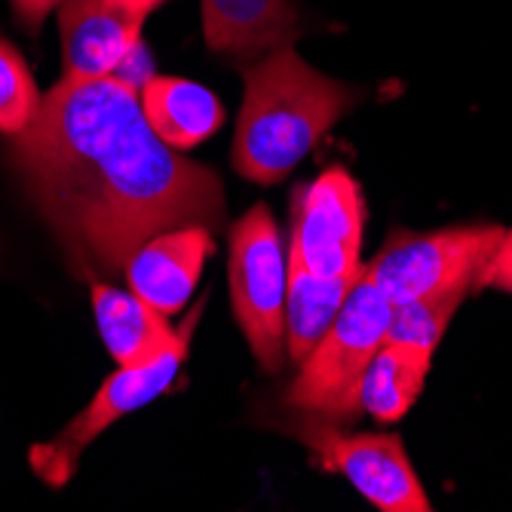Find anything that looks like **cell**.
I'll use <instances>...</instances> for the list:
<instances>
[{"label":"cell","mask_w":512,"mask_h":512,"mask_svg":"<svg viewBox=\"0 0 512 512\" xmlns=\"http://www.w3.org/2000/svg\"><path fill=\"white\" fill-rule=\"evenodd\" d=\"M7 160L80 270L123 273L163 230L224 221L218 175L169 148L117 77H62Z\"/></svg>","instance_id":"cell-1"},{"label":"cell","mask_w":512,"mask_h":512,"mask_svg":"<svg viewBox=\"0 0 512 512\" xmlns=\"http://www.w3.org/2000/svg\"><path fill=\"white\" fill-rule=\"evenodd\" d=\"M246 96L234 135V169L255 184L283 181L356 102L359 92L307 65L295 46L243 71Z\"/></svg>","instance_id":"cell-2"},{"label":"cell","mask_w":512,"mask_h":512,"mask_svg":"<svg viewBox=\"0 0 512 512\" xmlns=\"http://www.w3.org/2000/svg\"><path fill=\"white\" fill-rule=\"evenodd\" d=\"M393 301L362 276L350 289L332 329L298 365V378L286 393V405L322 417H353L359 411V384L368 362L387 341Z\"/></svg>","instance_id":"cell-3"},{"label":"cell","mask_w":512,"mask_h":512,"mask_svg":"<svg viewBox=\"0 0 512 512\" xmlns=\"http://www.w3.org/2000/svg\"><path fill=\"white\" fill-rule=\"evenodd\" d=\"M286 267L283 234L264 203L230 227V301L264 371H279L286 353Z\"/></svg>","instance_id":"cell-4"},{"label":"cell","mask_w":512,"mask_h":512,"mask_svg":"<svg viewBox=\"0 0 512 512\" xmlns=\"http://www.w3.org/2000/svg\"><path fill=\"white\" fill-rule=\"evenodd\" d=\"M503 237L497 224H457L433 234H396L365 264V276L393 304L442 292H470Z\"/></svg>","instance_id":"cell-5"},{"label":"cell","mask_w":512,"mask_h":512,"mask_svg":"<svg viewBox=\"0 0 512 512\" xmlns=\"http://www.w3.org/2000/svg\"><path fill=\"white\" fill-rule=\"evenodd\" d=\"M365 197L344 166H329L292 194L289 255L325 279L362 276Z\"/></svg>","instance_id":"cell-6"},{"label":"cell","mask_w":512,"mask_h":512,"mask_svg":"<svg viewBox=\"0 0 512 512\" xmlns=\"http://www.w3.org/2000/svg\"><path fill=\"white\" fill-rule=\"evenodd\" d=\"M191 341H181L178 347L166 350L160 359L138 365V368H117L114 375L102 384V390L92 396V402L74 417V421L50 442H40L31 448L28 460L31 470L40 476L50 488H62L71 482L77 473L80 454L86 451L89 442H96L111 424H117L120 417L132 414L135 408H142L154 402L160 393L172 387L178 378L181 362L188 359Z\"/></svg>","instance_id":"cell-7"},{"label":"cell","mask_w":512,"mask_h":512,"mask_svg":"<svg viewBox=\"0 0 512 512\" xmlns=\"http://www.w3.org/2000/svg\"><path fill=\"white\" fill-rule=\"evenodd\" d=\"M301 439L329 470L341 473L371 506L384 512H430L433 503L417 479L396 433H353L307 427Z\"/></svg>","instance_id":"cell-8"},{"label":"cell","mask_w":512,"mask_h":512,"mask_svg":"<svg viewBox=\"0 0 512 512\" xmlns=\"http://www.w3.org/2000/svg\"><path fill=\"white\" fill-rule=\"evenodd\" d=\"M215 252L212 227L206 224H181L145 240L126 264L129 289L157 307L166 316H175L191 301L200 273Z\"/></svg>","instance_id":"cell-9"},{"label":"cell","mask_w":512,"mask_h":512,"mask_svg":"<svg viewBox=\"0 0 512 512\" xmlns=\"http://www.w3.org/2000/svg\"><path fill=\"white\" fill-rule=\"evenodd\" d=\"M145 22L117 0H65L59 7L65 77H111L142 43Z\"/></svg>","instance_id":"cell-10"},{"label":"cell","mask_w":512,"mask_h":512,"mask_svg":"<svg viewBox=\"0 0 512 512\" xmlns=\"http://www.w3.org/2000/svg\"><path fill=\"white\" fill-rule=\"evenodd\" d=\"M92 313H96V325L108 353L117 359L120 368H138L160 359L181 341H191V332L200 322L197 307L181 322V329H175L166 313L142 301L132 289L123 292L108 283L92 286Z\"/></svg>","instance_id":"cell-11"},{"label":"cell","mask_w":512,"mask_h":512,"mask_svg":"<svg viewBox=\"0 0 512 512\" xmlns=\"http://www.w3.org/2000/svg\"><path fill=\"white\" fill-rule=\"evenodd\" d=\"M298 31L292 0H203V37L221 56L252 59L283 50Z\"/></svg>","instance_id":"cell-12"},{"label":"cell","mask_w":512,"mask_h":512,"mask_svg":"<svg viewBox=\"0 0 512 512\" xmlns=\"http://www.w3.org/2000/svg\"><path fill=\"white\" fill-rule=\"evenodd\" d=\"M138 99L151 129L175 151H191L209 142L224 123V105L215 99V92L184 77L154 74Z\"/></svg>","instance_id":"cell-13"},{"label":"cell","mask_w":512,"mask_h":512,"mask_svg":"<svg viewBox=\"0 0 512 512\" xmlns=\"http://www.w3.org/2000/svg\"><path fill=\"white\" fill-rule=\"evenodd\" d=\"M359 276L325 279L310 273L298 258L289 255L286 267V353L295 365H301L322 335L332 329L341 313L350 289Z\"/></svg>","instance_id":"cell-14"},{"label":"cell","mask_w":512,"mask_h":512,"mask_svg":"<svg viewBox=\"0 0 512 512\" xmlns=\"http://www.w3.org/2000/svg\"><path fill=\"white\" fill-rule=\"evenodd\" d=\"M433 353L384 341L359 384V411L381 424H396L424 393Z\"/></svg>","instance_id":"cell-15"},{"label":"cell","mask_w":512,"mask_h":512,"mask_svg":"<svg viewBox=\"0 0 512 512\" xmlns=\"http://www.w3.org/2000/svg\"><path fill=\"white\" fill-rule=\"evenodd\" d=\"M470 292H442L414 298L405 304H393V316L387 325V341L399 347H411L421 353H436L442 335L448 332V322L454 319L460 301Z\"/></svg>","instance_id":"cell-16"},{"label":"cell","mask_w":512,"mask_h":512,"mask_svg":"<svg viewBox=\"0 0 512 512\" xmlns=\"http://www.w3.org/2000/svg\"><path fill=\"white\" fill-rule=\"evenodd\" d=\"M40 89L31 68L10 40L0 37V135H19L28 129L40 108Z\"/></svg>","instance_id":"cell-17"},{"label":"cell","mask_w":512,"mask_h":512,"mask_svg":"<svg viewBox=\"0 0 512 512\" xmlns=\"http://www.w3.org/2000/svg\"><path fill=\"white\" fill-rule=\"evenodd\" d=\"M476 286L512 295V227L503 230V237H500L494 255L488 258V264L482 267V273L476 279Z\"/></svg>","instance_id":"cell-18"},{"label":"cell","mask_w":512,"mask_h":512,"mask_svg":"<svg viewBox=\"0 0 512 512\" xmlns=\"http://www.w3.org/2000/svg\"><path fill=\"white\" fill-rule=\"evenodd\" d=\"M65 0H10V7L16 13V22L34 37L40 31V25L46 22L53 10H59Z\"/></svg>","instance_id":"cell-19"},{"label":"cell","mask_w":512,"mask_h":512,"mask_svg":"<svg viewBox=\"0 0 512 512\" xmlns=\"http://www.w3.org/2000/svg\"><path fill=\"white\" fill-rule=\"evenodd\" d=\"M117 4H120V7H126L132 16H138L142 22H148V16H151V13H157L163 4H169V0H117Z\"/></svg>","instance_id":"cell-20"}]
</instances>
